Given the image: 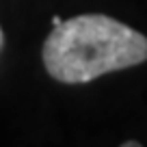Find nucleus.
Listing matches in <instances>:
<instances>
[{
    "label": "nucleus",
    "mask_w": 147,
    "mask_h": 147,
    "mask_svg": "<svg viewBox=\"0 0 147 147\" xmlns=\"http://www.w3.org/2000/svg\"><path fill=\"white\" fill-rule=\"evenodd\" d=\"M61 22H63V20H61V15H54V18H52V26H59Z\"/></svg>",
    "instance_id": "2"
},
{
    "label": "nucleus",
    "mask_w": 147,
    "mask_h": 147,
    "mask_svg": "<svg viewBox=\"0 0 147 147\" xmlns=\"http://www.w3.org/2000/svg\"><path fill=\"white\" fill-rule=\"evenodd\" d=\"M41 56L59 82H91L147 61V37L102 13L76 15L52 28Z\"/></svg>",
    "instance_id": "1"
},
{
    "label": "nucleus",
    "mask_w": 147,
    "mask_h": 147,
    "mask_svg": "<svg viewBox=\"0 0 147 147\" xmlns=\"http://www.w3.org/2000/svg\"><path fill=\"white\" fill-rule=\"evenodd\" d=\"M0 48H2V28H0Z\"/></svg>",
    "instance_id": "3"
}]
</instances>
